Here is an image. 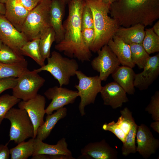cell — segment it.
<instances>
[{"label": "cell", "mask_w": 159, "mask_h": 159, "mask_svg": "<svg viewBox=\"0 0 159 159\" xmlns=\"http://www.w3.org/2000/svg\"><path fill=\"white\" fill-rule=\"evenodd\" d=\"M68 15L63 23L64 33L63 39L55 48L64 54L81 62L90 60L91 51L85 43L82 37L81 16L85 0H71L68 3Z\"/></svg>", "instance_id": "obj_1"}, {"label": "cell", "mask_w": 159, "mask_h": 159, "mask_svg": "<svg viewBox=\"0 0 159 159\" xmlns=\"http://www.w3.org/2000/svg\"><path fill=\"white\" fill-rule=\"evenodd\" d=\"M109 13L120 26L152 25L159 18V0H117L110 4Z\"/></svg>", "instance_id": "obj_2"}, {"label": "cell", "mask_w": 159, "mask_h": 159, "mask_svg": "<svg viewBox=\"0 0 159 159\" xmlns=\"http://www.w3.org/2000/svg\"><path fill=\"white\" fill-rule=\"evenodd\" d=\"M92 14L95 35L90 48L97 52L107 44L120 26L116 20L108 15L110 4L97 0H85Z\"/></svg>", "instance_id": "obj_3"}, {"label": "cell", "mask_w": 159, "mask_h": 159, "mask_svg": "<svg viewBox=\"0 0 159 159\" xmlns=\"http://www.w3.org/2000/svg\"><path fill=\"white\" fill-rule=\"evenodd\" d=\"M51 0H44L29 11L21 32L28 41L40 39L51 27L50 11Z\"/></svg>", "instance_id": "obj_4"}, {"label": "cell", "mask_w": 159, "mask_h": 159, "mask_svg": "<svg viewBox=\"0 0 159 159\" xmlns=\"http://www.w3.org/2000/svg\"><path fill=\"white\" fill-rule=\"evenodd\" d=\"M47 59L46 64L33 70L38 73L42 71L49 72L57 80L59 86L68 85L71 77L76 75V72L79 69L76 61L64 57L55 51L52 52L51 56Z\"/></svg>", "instance_id": "obj_5"}, {"label": "cell", "mask_w": 159, "mask_h": 159, "mask_svg": "<svg viewBox=\"0 0 159 159\" xmlns=\"http://www.w3.org/2000/svg\"><path fill=\"white\" fill-rule=\"evenodd\" d=\"M5 118L11 123L9 142L13 141L18 144L29 138H33L34 126L25 110L12 107L6 113Z\"/></svg>", "instance_id": "obj_6"}, {"label": "cell", "mask_w": 159, "mask_h": 159, "mask_svg": "<svg viewBox=\"0 0 159 159\" xmlns=\"http://www.w3.org/2000/svg\"><path fill=\"white\" fill-rule=\"evenodd\" d=\"M76 75L79 80L74 87L77 90L81 101L78 107L81 116L85 115V107L94 103L97 95L102 89V81L99 76H88L81 71L76 72Z\"/></svg>", "instance_id": "obj_7"}, {"label": "cell", "mask_w": 159, "mask_h": 159, "mask_svg": "<svg viewBox=\"0 0 159 159\" xmlns=\"http://www.w3.org/2000/svg\"><path fill=\"white\" fill-rule=\"evenodd\" d=\"M17 78L16 84L12 89V95L23 101H27L35 97L45 81L38 73L29 69Z\"/></svg>", "instance_id": "obj_8"}, {"label": "cell", "mask_w": 159, "mask_h": 159, "mask_svg": "<svg viewBox=\"0 0 159 159\" xmlns=\"http://www.w3.org/2000/svg\"><path fill=\"white\" fill-rule=\"evenodd\" d=\"M97 52L98 55L91 61V65L94 70L99 73L100 80L105 81L121 64L107 44L103 46Z\"/></svg>", "instance_id": "obj_9"}, {"label": "cell", "mask_w": 159, "mask_h": 159, "mask_svg": "<svg viewBox=\"0 0 159 159\" xmlns=\"http://www.w3.org/2000/svg\"><path fill=\"white\" fill-rule=\"evenodd\" d=\"M44 94L47 99L52 100L45 109L47 115L52 114L54 111L65 105L73 104L79 96L77 91L57 86L48 88Z\"/></svg>", "instance_id": "obj_10"}, {"label": "cell", "mask_w": 159, "mask_h": 159, "mask_svg": "<svg viewBox=\"0 0 159 159\" xmlns=\"http://www.w3.org/2000/svg\"><path fill=\"white\" fill-rule=\"evenodd\" d=\"M46 103L45 97L38 94L35 97L27 101H20L18 103L19 108L25 110L33 124L34 129L33 138H36L38 128L44 122V116L46 113Z\"/></svg>", "instance_id": "obj_11"}, {"label": "cell", "mask_w": 159, "mask_h": 159, "mask_svg": "<svg viewBox=\"0 0 159 159\" xmlns=\"http://www.w3.org/2000/svg\"><path fill=\"white\" fill-rule=\"evenodd\" d=\"M0 40L3 44L21 54V48L29 41L24 34L17 30L4 15L1 14H0Z\"/></svg>", "instance_id": "obj_12"}, {"label": "cell", "mask_w": 159, "mask_h": 159, "mask_svg": "<svg viewBox=\"0 0 159 159\" xmlns=\"http://www.w3.org/2000/svg\"><path fill=\"white\" fill-rule=\"evenodd\" d=\"M136 151L145 159L155 153L159 147V140L153 136L149 128L142 124L138 126L136 137Z\"/></svg>", "instance_id": "obj_13"}, {"label": "cell", "mask_w": 159, "mask_h": 159, "mask_svg": "<svg viewBox=\"0 0 159 159\" xmlns=\"http://www.w3.org/2000/svg\"><path fill=\"white\" fill-rule=\"evenodd\" d=\"M143 71L135 75V87L140 90L147 89L158 78L159 74V54L150 57Z\"/></svg>", "instance_id": "obj_14"}, {"label": "cell", "mask_w": 159, "mask_h": 159, "mask_svg": "<svg viewBox=\"0 0 159 159\" xmlns=\"http://www.w3.org/2000/svg\"><path fill=\"white\" fill-rule=\"evenodd\" d=\"M80 158L94 159H116L118 152L111 147L106 140L90 143L81 149Z\"/></svg>", "instance_id": "obj_15"}, {"label": "cell", "mask_w": 159, "mask_h": 159, "mask_svg": "<svg viewBox=\"0 0 159 159\" xmlns=\"http://www.w3.org/2000/svg\"><path fill=\"white\" fill-rule=\"evenodd\" d=\"M100 93L103 104L113 109L121 107L123 103L129 101L125 91L115 81L102 86Z\"/></svg>", "instance_id": "obj_16"}, {"label": "cell", "mask_w": 159, "mask_h": 159, "mask_svg": "<svg viewBox=\"0 0 159 159\" xmlns=\"http://www.w3.org/2000/svg\"><path fill=\"white\" fill-rule=\"evenodd\" d=\"M66 4L61 0H51L50 11V19L51 27L55 34L56 44L60 42L64 35L63 20Z\"/></svg>", "instance_id": "obj_17"}, {"label": "cell", "mask_w": 159, "mask_h": 159, "mask_svg": "<svg viewBox=\"0 0 159 159\" xmlns=\"http://www.w3.org/2000/svg\"><path fill=\"white\" fill-rule=\"evenodd\" d=\"M5 4V16L17 30L21 32L29 11L17 0H7Z\"/></svg>", "instance_id": "obj_18"}, {"label": "cell", "mask_w": 159, "mask_h": 159, "mask_svg": "<svg viewBox=\"0 0 159 159\" xmlns=\"http://www.w3.org/2000/svg\"><path fill=\"white\" fill-rule=\"evenodd\" d=\"M107 44L122 65L132 68L135 66L131 60L129 45L125 43L121 38L115 35Z\"/></svg>", "instance_id": "obj_19"}, {"label": "cell", "mask_w": 159, "mask_h": 159, "mask_svg": "<svg viewBox=\"0 0 159 159\" xmlns=\"http://www.w3.org/2000/svg\"><path fill=\"white\" fill-rule=\"evenodd\" d=\"M135 74L132 68L122 65L119 66L111 74L115 82L118 83L129 95H134L135 89L134 84Z\"/></svg>", "instance_id": "obj_20"}, {"label": "cell", "mask_w": 159, "mask_h": 159, "mask_svg": "<svg viewBox=\"0 0 159 159\" xmlns=\"http://www.w3.org/2000/svg\"><path fill=\"white\" fill-rule=\"evenodd\" d=\"M39 154L72 155L71 152L68 148V144L64 138L60 139L56 144L54 145L44 143L43 141L35 138L34 150L32 156Z\"/></svg>", "instance_id": "obj_21"}, {"label": "cell", "mask_w": 159, "mask_h": 159, "mask_svg": "<svg viewBox=\"0 0 159 159\" xmlns=\"http://www.w3.org/2000/svg\"><path fill=\"white\" fill-rule=\"evenodd\" d=\"M145 26L138 24L128 27L120 26L115 35L121 38L126 44H142L144 39Z\"/></svg>", "instance_id": "obj_22"}, {"label": "cell", "mask_w": 159, "mask_h": 159, "mask_svg": "<svg viewBox=\"0 0 159 159\" xmlns=\"http://www.w3.org/2000/svg\"><path fill=\"white\" fill-rule=\"evenodd\" d=\"M67 112V108L64 107L53 113L47 115L44 123L38 129L36 138L42 141L46 139L58 122L66 116Z\"/></svg>", "instance_id": "obj_23"}, {"label": "cell", "mask_w": 159, "mask_h": 159, "mask_svg": "<svg viewBox=\"0 0 159 159\" xmlns=\"http://www.w3.org/2000/svg\"><path fill=\"white\" fill-rule=\"evenodd\" d=\"M35 138L21 142L10 149L11 159H26L32 156L34 150Z\"/></svg>", "instance_id": "obj_24"}, {"label": "cell", "mask_w": 159, "mask_h": 159, "mask_svg": "<svg viewBox=\"0 0 159 159\" xmlns=\"http://www.w3.org/2000/svg\"><path fill=\"white\" fill-rule=\"evenodd\" d=\"M26 60L16 64H7L0 62V79L16 78L28 69Z\"/></svg>", "instance_id": "obj_25"}, {"label": "cell", "mask_w": 159, "mask_h": 159, "mask_svg": "<svg viewBox=\"0 0 159 159\" xmlns=\"http://www.w3.org/2000/svg\"><path fill=\"white\" fill-rule=\"evenodd\" d=\"M40 39L29 41L20 49V52L23 55L29 57L33 59L39 65L42 67L45 64L41 55L39 47Z\"/></svg>", "instance_id": "obj_26"}, {"label": "cell", "mask_w": 159, "mask_h": 159, "mask_svg": "<svg viewBox=\"0 0 159 159\" xmlns=\"http://www.w3.org/2000/svg\"><path fill=\"white\" fill-rule=\"evenodd\" d=\"M131 60L133 63L143 69L150 57L142 44L133 43L129 45Z\"/></svg>", "instance_id": "obj_27"}, {"label": "cell", "mask_w": 159, "mask_h": 159, "mask_svg": "<svg viewBox=\"0 0 159 159\" xmlns=\"http://www.w3.org/2000/svg\"><path fill=\"white\" fill-rule=\"evenodd\" d=\"M26 60L23 55L3 44L0 50V62L7 64L19 63Z\"/></svg>", "instance_id": "obj_28"}, {"label": "cell", "mask_w": 159, "mask_h": 159, "mask_svg": "<svg viewBox=\"0 0 159 159\" xmlns=\"http://www.w3.org/2000/svg\"><path fill=\"white\" fill-rule=\"evenodd\" d=\"M55 39V33L52 27L49 28L40 38L39 49L42 57L44 60L50 56L51 47Z\"/></svg>", "instance_id": "obj_29"}, {"label": "cell", "mask_w": 159, "mask_h": 159, "mask_svg": "<svg viewBox=\"0 0 159 159\" xmlns=\"http://www.w3.org/2000/svg\"><path fill=\"white\" fill-rule=\"evenodd\" d=\"M142 44L149 54L159 51V36L154 32L152 28L146 29Z\"/></svg>", "instance_id": "obj_30"}, {"label": "cell", "mask_w": 159, "mask_h": 159, "mask_svg": "<svg viewBox=\"0 0 159 159\" xmlns=\"http://www.w3.org/2000/svg\"><path fill=\"white\" fill-rule=\"evenodd\" d=\"M138 125L135 123L127 135L125 140L122 147V153L126 156L130 153H135L136 152L135 138Z\"/></svg>", "instance_id": "obj_31"}, {"label": "cell", "mask_w": 159, "mask_h": 159, "mask_svg": "<svg viewBox=\"0 0 159 159\" xmlns=\"http://www.w3.org/2000/svg\"><path fill=\"white\" fill-rule=\"evenodd\" d=\"M120 113L121 115L116 122L118 127L127 136L135 122L132 112L127 107L120 110Z\"/></svg>", "instance_id": "obj_32"}, {"label": "cell", "mask_w": 159, "mask_h": 159, "mask_svg": "<svg viewBox=\"0 0 159 159\" xmlns=\"http://www.w3.org/2000/svg\"><path fill=\"white\" fill-rule=\"evenodd\" d=\"M20 100L12 95L7 94L0 97V125L7 112Z\"/></svg>", "instance_id": "obj_33"}, {"label": "cell", "mask_w": 159, "mask_h": 159, "mask_svg": "<svg viewBox=\"0 0 159 159\" xmlns=\"http://www.w3.org/2000/svg\"><path fill=\"white\" fill-rule=\"evenodd\" d=\"M145 111L151 114L152 119L159 121V91H156L153 95L149 104L145 108Z\"/></svg>", "instance_id": "obj_34"}, {"label": "cell", "mask_w": 159, "mask_h": 159, "mask_svg": "<svg viewBox=\"0 0 159 159\" xmlns=\"http://www.w3.org/2000/svg\"><path fill=\"white\" fill-rule=\"evenodd\" d=\"M82 28H94V21L92 12L86 4L83 8L81 16Z\"/></svg>", "instance_id": "obj_35"}, {"label": "cell", "mask_w": 159, "mask_h": 159, "mask_svg": "<svg viewBox=\"0 0 159 159\" xmlns=\"http://www.w3.org/2000/svg\"><path fill=\"white\" fill-rule=\"evenodd\" d=\"M102 129L104 130L112 132L122 143L124 142L126 136L118 127L116 122L112 121L109 123H105L102 126Z\"/></svg>", "instance_id": "obj_36"}, {"label": "cell", "mask_w": 159, "mask_h": 159, "mask_svg": "<svg viewBox=\"0 0 159 159\" xmlns=\"http://www.w3.org/2000/svg\"><path fill=\"white\" fill-rule=\"evenodd\" d=\"M82 38L85 43L90 49L95 37V33L94 28L82 29Z\"/></svg>", "instance_id": "obj_37"}, {"label": "cell", "mask_w": 159, "mask_h": 159, "mask_svg": "<svg viewBox=\"0 0 159 159\" xmlns=\"http://www.w3.org/2000/svg\"><path fill=\"white\" fill-rule=\"evenodd\" d=\"M17 78L10 77L0 79V95L6 90L12 89L16 85Z\"/></svg>", "instance_id": "obj_38"}, {"label": "cell", "mask_w": 159, "mask_h": 159, "mask_svg": "<svg viewBox=\"0 0 159 159\" xmlns=\"http://www.w3.org/2000/svg\"><path fill=\"white\" fill-rule=\"evenodd\" d=\"M30 11L44 0H17Z\"/></svg>", "instance_id": "obj_39"}, {"label": "cell", "mask_w": 159, "mask_h": 159, "mask_svg": "<svg viewBox=\"0 0 159 159\" xmlns=\"http://www.w3.org/2000/svg\"><path fill=\"white\" fill-rule=\"evenodd\" d=\"M8 145V143L5 145L0 144V159H9L10 152Z\"/></svg>", "instance_id": "obj_40"}, {"label": "cell", "mask_w": 159, "mask_h": 159, "mask_svg": "<svg viewBox=\"0 0 159 159\" xmlns=\"http://www.w3.org/2000/svg\"><path fill=\"white\" fill-rule=\"evenodd\" d=\"M49 159H75L72 155H49Z\"/></svg>", "instance_id": "obj_41"}, {"label": "cell", "mask_w": 159, "mask_h": 159, "mask_svg": "<svg viewBox=\"0 0 159 159\" xmlns=\"http://www.w3.org/2000/svg\"><path fill=\"white\" fill-rule=\"evenodd\" d=\"M150 126L153 130L159 134V121H155L152 122Z\"/></svg>", "instance_id": "obj_42"}, {"label": "cell", "mask_w": 159, "mask_h": 159, "mask_svg": "<svg viewBox=\"0 0 159 159\" xmlns=\"http://www.w3.org/2000/svg\"><path fill=\"white\" fill-rule=\"evenodd\" d=\"M32 159H49V155L45 154H39L32 156Z\"/></svg>", "instance_id": "obj_43"}, {"label": "cell", "mask_w": 159, "mask_h": 159, "mask_svg": "<svg viewBox=\"0 0 159 159\" xmlns=\"http://www.w3.org/2000/svg\"><path fill=\"white\" fill-rule=\"evenodd\" d=\"M152 28L155 34L159 36V20L155 24Z\"/></svg>", "instance_id": "obj_44"}, {"label": "cell", "mask_w": 159, "mask_h": 159, "mask_svg": "<svg viewBox=\"0 0 159 159\" xmlns=\"http://www.w3.org/2000/svg\"><path fill=\"white\" fill-rule=\"evenodd\" d=\"M5 13V4L0 2V14L4 15Z\"/></svg>", "instance_id": "obj_45"}, {"label": "cell", "mask_w": 159, "mask_h": 159, "mask_svg": "<svg viewBox=\"0 0 159 159\" xmlns=\"http://www.w3.org/2000/svg\"><path fill=\"white\" fill-rule=\"evenodd\" d=\"M117 0H102V1L105 3L111 4Z\"/></svg>", "instance_id": "obj_46"}, {"label": "cell", "mask_w": 159, "mask_h": 159, "mask_svg": "<svg viewBox=\"0 0 159 159\" xmlns=\"http://www.w3.org/2000/svg\"><path fill=\"white\" fill-rule=\"evenodd\" d=\"M63 2H64L66 5L68 4V3L71 0H61Z\"/></svg>", "instance_id": "obj_47"}, {"label": "cell", "mask_w": 159, "mask_h": 159, "mask_svg": "<svg viewBox=\"0 0 159 159\" xmlns=\"http://www.w3.org/2000/svg\"><path fill=\"white\" fill-rule=\"evenodd\" d=\"M7 0H0V2L5 4Z\"/></svg>", "instance_id": "obj_48"}, {"label": "cell", "mask_w": 159, "mask_h": 159, "mask_svg": "<svg viewBox=\"0 0 159 159\" xmlns=\"http://www.w3.org/2000/svg\"><path fill=\"white\" fill-rule=\"evenodd\" d=\"M3 44L2 42L0 40V50L2 47Z\"/></svg>", "instance_id": "obj_49"}, {"label": "cell", "mask_w": 159, "mask_h": 159, "mask_svg": "<svg viewBox=\"0 0 159 159\" xmlns=\"http://www.w3.org/2000/svg\"><path fill=\"white\" fill-rule=\"evenodd\" d=\"M99 1H102V0H97Z\"/></svg>", "instance_id": "obj_50"}]
</instances>
